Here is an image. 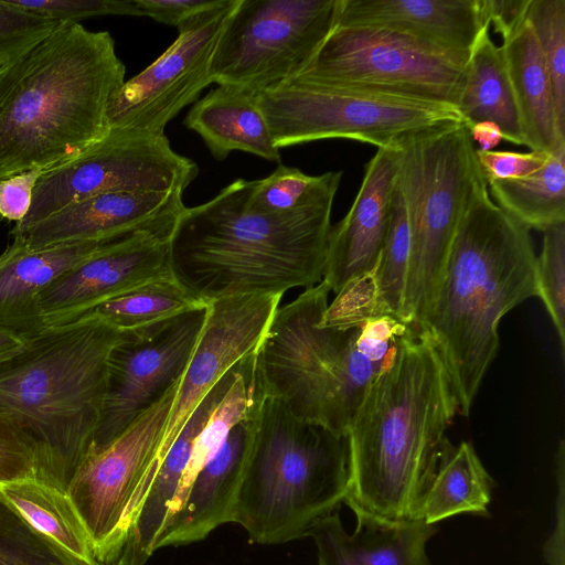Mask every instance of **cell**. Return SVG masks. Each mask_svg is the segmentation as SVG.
<instances>
[{
    "mask_svg": "<svg viewBox=\"0 0 565 565\" xmlns=\"http://www.w3.org/2000/svg\"><path fill=\"white\" fill-rule=\"evenodd\" d=\"M329 294L322 280L279 306L255 351V367L265 395L298 419L345 437L370 385L415 327L380 313L366 280L331 303Z\"/></svg>",
    "mask_w": 565,
    "mask_h": 565,
    "instance_id": "cell-1",
    "label": "cell"
},
{
    "mask_svg": "<svg viewBox=\"0 0 565 565\" xmlns=\"http://www.w3.org/2000/svg\"><path fill=\"white\" fill-rule=\"evenodd\" d=\"M456 414L441 356L430 335L413 328L370 385L347 434L349 481L343 502L356 519L418 520Z\"/></svg>",
    "mask_w": 565,
    "mask_h": 565,
    "instance_id": "cell-2",
    "label": "cell"
},
{
    "mask_svg": "<svg viewBox=\"0 0 565 565\" xmlns=\"http://www.w3.org/2000/svg\"><path fill=\"white\" fill-rule=\"evenodd\" d=\"M341 178L342 171L326 172L309 200L281 213L252 209V181L243 179L210 201L185 207L170 239L174 278L206 305L318 285L324 275Z\"/></svg>",
    "mask_w": 565,
    "mask_h": 565,
    "instance_id": "cell-3",
    "label": "cell"
},
{
    "mask_svg": "<svg viewBox=\"0 0 565 565\" xmlns=\"http://www.w3.org/2000/svg\"><path fill=\"white\" fill-rule=\"evenodd\" d=\"M126 67L108 31L63 21L0 67V181L46 171L107 130Z\"/></svg>",
    "mask_w": 565,
    "mask_h": 565,
    "instance_id": "cell-4",
    "label": "cell"
},
{
    "mask_svg": "<svg viewBox=\"0 0 565 565\" xmlns=\"http://www.w3.org/2000/svg\"><path fill=\"white\" fill-rule=\"evenodd\" d=\"M530 230L491 199L486 179L475 186L420 329L434 341L468 416L499 350L501 318L536 297Z\"/></svg>",
    "mask_w": 565,
    "mask_h": 565,
    "instance_id": "cell-5",
    "label": "cell"
},
{
    "mask_svg": "<svg viewBox=\"0 0 565 565\" xmlns=\"http://www.w3.org/2000/svg\"><path fill=\"white\" fill-rule=\"evenodd\" d=\"M122 334L83 316L45 328L0 358V415L33 446L36 479L63 492L93 451L107 356Z\"/></svg>",
    "mask_w": 565,
    "mask_h": 565,
    "instance_id": "cell-6",
    "label": "cell"
},
{
    "mask_svg": "<svg viewBox=\"0 0 565 565\" xmlns=\"http://www.w3.org/2000/svg\"><path fill=\"white\" fill-rule=\"evenodd\" d=\"M348 481L347 436L298 419L263 393L233 514L250 541L281 544L308 536L317 521L339 510Z\"/></svg>",
    "mask_w": 565,
    "mask_h": 565,
    "instance_id": "cell-7",
    "label": "cell"
},
{
    "mask_svg": "<svg viewBox=\"0 0 565 565\" xmlns=\"http://www.w3.org/2000/svg\"><path fill=\"white\" fill-rule=\"evenodd\" d=\"M398 153L411 233L399 319L420 329L471 193L484 177L463 122L415 137Z\"/></svg>",
    "mask_w": 565,
    "mask_h": 565,
    "instance_id": "cell-8",
    "label": "cell"
},
{
    "mask_svg": "<svg viewBox=\"0 0 565 565\" xmlns=\"http://www.w3.org/2000/svg\"><path fill=\"white\" fill-rule=\"evenodd\" d=\"M259 105L278 149L330 138L398 149L423 134L463 122L452 105L300 78L260 93Z\"/></svg>",
    "mask_w": 565,
    "mask_h": 565,
    "instance_id": "cell-9",
    "label": "cell"
},
{
    "mask_svg": "<svg viewBox=\"0 0 565 565\" xmlns=\"http://www.w3.org/2000/svg\"><path fill=\"white\" fill-rule=\"evenodd\" d=\"M468 60L390 29L335 25L295 78L457 107Z\"/></svg>",
    "mask_w": 565,
    "mask_h": 565,
    "instance_id": "cell-10",
    "label": "cell"
},
{
    "mask_svg": "<svg viewBox=\"0 0 565 565\" xmlns=\"http://www.w3.org/2000/svg\"><path fill=\"white\" fill-rule=\"evenodd\" d=\"M340 8L341 0H237L212 56L211 82L260 94L297 77Z\"/></svg>",
    "mask_w": 565,
    "mask_h": 565,
    "instance_id": "cell-11",
    "label": "cell"
},
{
    "mask_svg": "<svg viewBox=\"0 0 565 565\" xmlns=\"http://www.w3.org/2000/svg\"><path fill=\"white\" fill-rule=\"evenodd\" d=\"M180 381L107 447L89 455L67 488L100 563H116L122 553L159 469L161 441Z\"/></svg>",
    "mask_w": 565,
    "mask_h": 565,
    "instance_id": "cell-12",
    "label": "cell"
},
{
    "mask_svg": "<svg viewBox=\"0 0 565 565\" xmlns=\"http://www.w3.org/2000/svg\"><path fill=\"white\" fill-rule=\"evenodd\" d=\"M199 168L175 152L166 135L107 128L103 137L71 160L43 172L29 213L11 235L86 198L107 192H181Z\"/></svg>",
    "mask_w": 565,
    "mask_h": 565,
    "instance_id": "cell-13",
    "label": "cell"
},
{
    "mask_svg": "<svg viewBox=\"0 0 565 565\" xmlns=\"http://www.w3.org/2000/svg\"><path fill=\"white\" fill-rule=\"evenodd\" d=\"M206 315L207 305L124 332L107 356L103 416L92 454L107 447L181 380Z\"/></svg>",
    "mask_w": 565,
    "mask_h": 565,
    "instance_id": "cell-14",
    "label": "cell"
},
{
    "mask_svg": "<svg viewBox=\"0 0 565 565\" xmlns=\"http://www.w3.org/2000/svg\"><path fill=\"white\" fill-rule=\"evenodd\" d=\"M236 3L217 0L181 23L175 41L115 94L107 110V128L164 135L168 122L212 83V56Z\"/></svg>",
    "mask_w": 565,
    "mask_h": 565,
    "instance_id": "cell-15",
    "label": "cell"
},
{
    "mask_svg": "<svg viewBox=\"0 0 565 565\" xmlns=\"http://www.w3.org/2000/svg\"><path fill=\"white\" fill-rule=\"evenodd\" d=\"M172 233L139 232L109 242L62 274L36 298L43 329L73 322L104 301L173 275Z\"/></svg>",
    "mask_w": 565,
    "mask_h": 565,
    "instance_id": "cell-16",
    "label": "cell"
},
{
    "mask_svg": "<svg viewBox=\"0 0 565 565\" xmlns=\"http://www.w3.org/2000/svg\"><path fill=\"white\" fill-rule=\"evenodd\" d=\"M282 295L238 296L207 303L203 331L181 377L161 441L160 463L196 406L239 360L256 351Z\"/></svg>",
    "mask_w": 565,
    "mask_h": 565,
    "instance_id": "cell-17",
    "label": "cell"
},
{
    "mask_svg": "<svg viewBox=\"0 0 565 565\" xmlns=\"http://www.w3.org/2000/svg\"><path fill=\"white\" fill-rule=\"evenodd\" d=\"M181 192H107L72 203L12 235L31 249L173 231L186 207Z\"/></svg>",
    "mask_w": 565,
    "mask_h": 565,
    "instance_id": "cell-18",
    "label": "cell"
},
{
    "mask_svg": "<svg viewBox=\"0 0 565 565\" xmlns=\"http://www.w3.org/2000/svg\"><path fill=\"white\" fill-rule=\"evenodd\" d=\"M262 396L263 391L252 408L232 426L215 455L195 475L170 512L154 550L201 541L221 524L233 522Z\"/></svg>",
    "mask_w": 565,
    "mask_h": 565,
    "instance_id": "cell-19",
    "label": "cell"
},
{
    "mask_svg": "<svg viewBox=\"0 0 565 565\" xmlns=\"http://www.w3.org/2000/svg\"><path fill=\"white\" fill-rule=\"evenodd\" d=\"M398 157V149L377 148L365 164L349 212L331 226L322 280L335 295L376 268L390 222Z\"/></svg>",
    "mask_w": 565,
    "mask_h": 565,
    "instance_id": "cell-20",
    "label": "cell"
},
{
    "mask_svg": "<svg viewBox=\"0 0 565 565\" xmlns=\"http://www.w3.org/2000/svg\"><path fill=\"white\" fill-rule=\"evenodd\" d=\"M337 25L390 29L469 58L490 23L481 0H341Z\"/></svg>",
    "mask_w": 565,
    "mask_h": 565,
    "instance_id": "cell-21",
    "label": "cell"
},
{
    "mask_svg": "<svg viewBox=\"0 0 565 565\" xmlns=\"http://www.w3.org/2000/svg\"><path fill=\"white\" fill-rule=\"evenodd\" d=\"M241 364L242 360L211 388L166 452L129 530L119 565H145L156 551V540L179 497L195 438L235 382Z\"/></svg>",
    "mask_w": 565,
    "mask_h": 565,
    "instance_id": "cell-22",
    "label": "cell"
},
{
    "mask_svg": "<svg viewBox=\"0 0 565 565\" xmlns=\"http://www.w3.org/2000/svg\"><path fill=\"white\" fill-rule=\"evenodd\" d=\"M113 241L116 239L31 249L13 238L0 255V329L24 340L44 330L35 308L38 296L62 274Z\"/></svg>",
    "mask_w": 565,
    "mask_h": 565,
    "instance_id": "cell-23",
    "label": "cell"
},
{
    "mask_svg": "<svg viewBox=\"0 0 565 565\" xmlns=\"http://www.w3.org/2000/svg\"><path fill=\"white\" fill-rule=\"evenodd\" d=\"M437 532L436 524L422 520L383 523L356 519L348 533L338 511L310 529L318 548L319 565H430L426 544Z\"/></svg>",
    "mask_w": 565,
    "mask_h": 565,
    "instance_id": "cell-24",
    "label": "cell"
},
{
    "mask_svg": "<svg viewBox=\"0 0 565 565\" xmlns=\"http://www.w3.org/2000/svg\"><path fill=\"white\" fill-rule=\"evenodd\" d=\"M184 125L201 137L216 160L243 151L280 163V149L271 138L259 94L217 85L195 102Z\"/></svg>",
    "mask_w": 565,
    "mask_h": 565,
    "instance_id": "cell-25",
    "label": "cell"
},
{
    "mask_svg": "<svg viewBox=\"0 0 565 565\" xmlns=\"http://www.w3.org/2000/svg\"><path fill=\"white\" fill-rule=\"evenodd\" d=\"M503 51L522 124L524 146L552 153L565 145L557 119L553 85L527 20L507 40Z\"/></svg>",
    "mask_w": 565,
    "mask_h": 565,
    "instance_id": "cell-26",
    "label": "cell"
},
{
    "mask_svg": "<svg viewBox=\"0 0 565 565\" xmlns=\"http://www.w3.org/2000/svg\"><path fill=\"white\" fill-rule=\"evenodd\" d=\"M489 26L480 32L469 55L467 74L457 108L467 127L491 121L503 139L524 146L522 124L508 68L500 46L490 38Z\"/></svg>",
    "mask_w": 565,
    "mask_h": 565,
    "instance_id": "cell-27",
    "label": "cell"
},
{
    "mask_svg": "<svg viewBox=\"0 0 565 565\" xmlns=\"http://www.w3.org/2000/svg\"><path fill=\"white\" fill-rule=\"evenodd\" d=\"M493 487L471 443L454 446L446 439L418 520L436 524L457 514L488 516Z\"/></svg>",
    "mask_w": 565,
    "mask_h": 565,
    "instance_id": "cell-28",
    "label": "cell"
},
{
    "mask_svg": "<svg viewBox=\"0 0 565 565\" xmlns=\"http://www.w3.org/2000/svg\"><path fill=\"white\" fill-rule=\"evenodd\" d=\"M508 215L526 228L546 231L565 222V145L550 153L536 172L511 180L487 182Z\"/></svg>",
    "mask_w": 565,
    "mask_h": 565,
    "instance_id": "cell-29",
    "label": "cell"
},
{
    "mask_svg": "<svg viewBox=\"0 0 565 565\" xmlns=\"http://www.w3.org/2000/svg\"><path fill=\"white\" fill-rule=\"evenodd\" d=\"M0 499L33 529L84 559H96L71 499L38 479L0 482Z\"/></svg>",
    "mask_w": 565,
    "mask_h": 565,
    "instance_id": "cell-30",
    "label": "cell"
},
{
    "mask_svg": "<svg viewBox=\"0 0 565 565\" xmlns=\"http://www.w3.org/2000/svg\"><path fill=\"white\" fill-rule=\"evenodd\" d=\"M202 306L206 303L192 296L173 275H169L104 301L84 316L95 317L118 331L127 332Z\"/></svg>",
    "mask_w": 565,
    "mask_h": 565,
    "instance_id": "cell-31",
    "label": "cell"
},
{
    "mask_svg": "<svg viewBox=\"0 0 565 565\" xmlns=\"http://www.w3.org/2000/svg\"><path fill=\"white\" fill-rule=\"evenodd\" d=\"M411 233L406 201L397 182L392 196L384 246L372 275L375 306L399 319L409 259ZM401 320V319H399Z\"/></svg>",
    "mask_w": 565,
    "mask_h": 565,
    "instance_id": "cell-32",
    "label": "cell"
},
{
    "mask_svg": "<svg viewBox=\"0 0 565 565\" xmlns=\"http://www.w3.org/2000/svg\"><path fill=\"white\" fill-rule=\"evenodd\" d=\"M0 565H119L84 559L33 529L0 499Z\"/></svg>",
    "mask_w": 565,
    "mask_h": 565,
    "instance_id": "cell-33",
    "label": "cell"
},
{
    "mask_svg": "<svg viewBox=\"0 0 565 565\" xmlns=\"http://www.w3.org/2000/svg\"><path fill=\"white\" fill-rule=\"evenodd\" d=\"M526 20L548 71L557 119L565 130V0H531Z\"/></svg>",
    "mask_w": 565,
    "mask_h": 565,
    "instance_id": "cell-34",
    "label": "cell"
},
{
    "mask_svg": "<svg viewBox=\"0 0 565 565\" xmlns=\"http://www.w3.org/2000/svg\"><path fill=\"white\" fill-rule=\"evenodd\" d=\"M542 249L535 263L536 297L553 324L565 353V222L543 232Z\"/></svg>",
    "mask_w": 565,
    "mask_h": 565,
    "instance_id": "cell-35",
    "label": "cell"
},
{
    "mask_svg": "<svg viewBox=\"0 0 565 565\" xmlns=\"http://www.w3.org/2000/svg\"><path fill=\"white\" fill-rule=\"evenodd\" d=\"M323 180L324 173L308 175L298 168L279 163L265 179L252 181L249 205L264 213L291 211L309 200Z\"/></svg>",
    "mask_w": 565,
    "mask_h": 565,
    "instance_id": "cell-36",
    "label": "cell"
},
{
    "mask_svg": "<svg viewBox=\"0 0 565 565\" xmlns=\"http://www.w3.org/2000/svg\"><path fill=\"white\" fill-rule=\"evenodd\" d=\"M23 11L63 22L103 15L140 17L135 0H7Z\"/></svg>",
    "mask_w": 565,
    "mask_h": 565,
    "instance_id": "cell-37",
    "label": "cell"
},
{
    "mask_svg": "<svg viewBox=\"0 0 565 565\" xmlns=\"http://www.w3.org/2000/svg\"><path fill=\"white\" fill-rule=\"evenodd\" d=\"M60 23L23 11L7 0H0V52L15 54Z\"/></svg>",
    "mask_w": 565,
    "mask_h": 565,
    "instance_id": "cell-38",
    "label": "cell"
},
{
    "mask_svg": "<svg viewBox=\"0 0 565 565\" xmlns=\"http://www.w3.org/2000/svg\"><path fill=\"white\" fill-rule=\"evenodd\" d=\"M33 446L10 420L0 415V482L36 479Z\"/></svg>",
    "mask_w": 565,
    "mask_h": 565,
    "instance_id": "cell-39",
    "label": "cell"
},
{
    "mask_svg": "<svg viewBox=\"0 0 565 565\" xmlns=\"http://www.w3.org/2000/svg\"><path fill=\"white\" fill-rule=\"evenodd\" d=\"M550 153L541 151L514 152L476 148V158L487 182L493 180H511L530 175L540 170L547 161Z\"/></svg>",
    "mask_w": 565,
    "mask_h": 565,
    "instance_id": "cell-40",
    "label": "cell"
},
{
    "mask_svg": "<svg viewBox=\"0 0 565 565\" xmlns=\"http://www.w3.org/2000/svg\"><path fill=\"white\" fill-rule=\"evenodd\" d=\"M43 170H28L0 181V216L21 223L30 211L33 191Z\"/></svg>",
    "mask_w": 565,
    "mask_h": 565,
    "instance_id": "cell-41",
    "label": "cell"
},
{
    "mask_svg": "<svg viewBox=\"0 0 565 565\" xmlns=\"http://www.w3.org/2000/svg\"><path fill=\"white\" fill-rule=\"evenodd\" d=\"M140 17L179 26L189 18L213 7L217 0H135Z\"/></svg>",
    "mask_w": 565,
    "mask_h": 565,
    "instance_id": "cell-42",
    "label": "cell"
},
{
    "mask_svg": "<svg viewBox=\"0 0 565 565\" xmlns=\"http://www.w3.org/2000/svg\"><path fill=\"white\" fill-rule=\"evenodd\" d=\"M531 0H481L484 19L507 40L525 21Z\"/></svg>",
    "mask_w": 565,
    "mask_h": 565,
    "instance_id": "cell-43",
    "label": "cell"
},
{
    "mask_svg": "<svg viewBox=\"0 0 565 565\" xmlns=\"http://www.w3.org/2000/svg\"><path fill=\"white\" fill-rule=\"evenodd\" d=\"M564 476L565 445L562 439L556 454V477L558 483L556 525L544 545V555L548 565H564Z\"/></svg>",
    "mask_w": 565,
    "mask_h": 565,
    "instance_id": "cell-44",
    "label": "cell"
},
{
    "mask_svg": "<svg viewBox=\"0 0 565 565\" xmlns=\"http://www.w3.org/2000/svg\"><path fill=\"white\" fill-rule=\"evenodd\" d=\"M473 142L478 143L479 150H493L503 139L500 128L491 121H480L468 127Z\"/></svg>",
    "mask_w": 565,
    "mask_h": 565,
    "instance_id": "cell-45",
    "label": "cell"
},
{
    "mask_svg": "<svg viewBox=\"0 0 565 565\" xmlns=\"http://www.w3.org/2000/svg\"><path fill=\"white\" fill-rule=\"evenodd\" d=\"M24 341L14 332L0 329V358L17 351L24 344Z\"/></svg>",
    "mask_w": 565,
    "mask_h": 565,
    "instance_id": "cell-46",
    "label": "cell"
},
{
    "mask_svg": "<svg viewBox=\"0 0 565 565\" xmlns=\"http://www.w3.org/2000/svg\"><path fill=\"white\" fill-rule=\"evenodd\" d=\"M11 55H14V54H6V53L0 52V60H1V58H6V57H9V56H11Z\"/></svg>",
    "mask_w": 565,
    "mask_h": 565,
    "instance_id": "cell-47",
    "label": "cell"
},
{
    "mask_svg": "<svg viewBox=\"0 0 565 565\" xmlns=\"http://www.w3.org/2000/svg\"><path fill=\"white\" fill-rule=\"evenodd\" d=\"M17 54V53H15ZM12 56V55H11ZM10 57V56H9ZM9 57H6V58H1L0 60V67L3 65V63L9 58Z\"/></svg>",
    "mask_w": 565,
    "mask_h": 565,
    "instance_id": "cell-48",
    "label": "cell"
}]
</instances>
